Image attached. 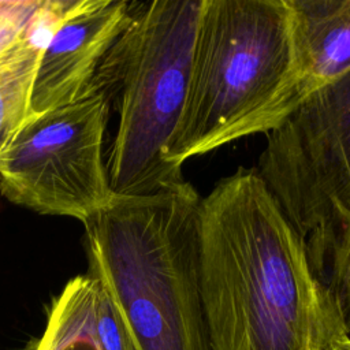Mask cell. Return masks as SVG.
Here are the masks:
<instances>
[{
  "mask_svg": "<svg viewBox=\"0 0 350 350\" xmlns=\"http://www.w3.org/2000/svg\"><path fill=\"white\" fill-rule=\"evenodd\" d=\"M200 290L213 350H324L347 335L304 239L256 168L200 201Z\"/></svg>",
  "mask_w": 350,
  "mask_h": 350,
  "instance_id": "cell-1",
  "label": "cell"
},
{
  "mask_svg": "<svg viewBox=\"0 0 350 350\" xmlns=\"http://www.w3.org/2000/svg\"><path fill=\"white\" fill-rule=\"evenodd\" d=\"M200 201L189 182L115 196L83 224L88 275L113 304L134 350H213L200 290Z\"/></svg>",
  "mask_w": 350,
  "mask_h": 350,
  "instance_id": "cell-2",
  "label": "cell"
},
{
  "mask_svg": "<svg viewBox=\"0 0 350 350\" xmlns=\"http://www.w3.org/2000/svg\"><path fill=\"white\" fill-rule=\"evenodd\" d=\"M297 60L288 0H204L186 101L167 163L267 134L295 108Z\"/></svg>",
  "mask_w": 350,
  "mask_h": 350,
  "instance_id": "cell-3",
  "label": "cell"
},
{
  "mask_svg": "<svg viewBox=\"0 0 350 350\" xmlns=\"http://www.w3.org/2000/svg\"><path fill=\"white\" fill-rule=\"evenodd\" d=\"M204 0L133 3L131 19L90 83L119 115L105 163L115 196H149L186 180L168 163L190 77Z\"/></svg>",
  "mask_w": 350,
  "mask_h": 350,
  "instance_id": "cell-4",
  "label": "cell"
},
{
  "mask_svg": "<svg viewBox=\"0 0 350 350\" xmlns=\"http://www.w3.org/2000/svg\"><path fill=\"white\" fill-rule=\"evenodd\" d=\"M265 135L256 170L327 282L331 253L350 219V70Z\"/></svg>",
  "mask_w": 350,
  "mask_h": 350,
  "instance_id": "cell-5",
  "label": "cell"
},
{
  "mask_svg": "<svg viewBox=\"0 0 350 350\" xmlns=\"http://www.w3.org/2000/svg\"><path fill=\"white\" fill-rule=\"evenodd\" d=\"M109 100L93 90L75 103L25 122L0 153V193L41 215L83 224L109 205L103 161Z\"/></svg>",
  "mask_w": 350,
  "mask_h": 350,
  "instance_id": "cell-6",
  "label": "cell"
},
{
  "mask_svg": "<svg viewBox=\"0 0 350 350\" xmlns=\"http://www.w3.org/2000/svg\"><path fill=\"white\" fill-rule=\"evenodd\" d=\"M133 3L70 0L42 49L29 119L70 105L88 94L101 60L130 23Z\"/></svg>",
  "mask_w": 350,
  "mask_h": 350,
  "instance_id": "cell-7",
  "label": "cell"
},
{
  "mask_svg": "<svg viewBox=\"0 0 350 350\" xmlns=\"http://www.w3.org/2000/svg\"><path fill=\"white\" fill-rule=\"evenodd\" d=\"M297 60V107L350 70V0H288Z\"/></svg>",
  "mask_w": 350,
  "mask_h": 350,
  "instance_id": "cell-8",
  "label": "cell"
},
{
  "mask_svg": "<svg viewBox=\"0 0 350 350\" xmlns=\"http://www.w3.org/2000/svg\"><path fill=\"white\" fill-rule=\"evenodd\" d=\"M68 4L70 0H45L30 30L0 51V153L29 119L42 49Z\"/></svg>",
  "mask_w": 350,
  "mask_h": 350,
  "instance_id": "cell-9",
  "label": "cell"
},
{
  "mask_svg": "<svg viewBox=\"0 0 350 350\" xmlns=\"http://www.w3.org/2000/svg\"><path fill=\"white\" fill-rule=\"evenodd\" d=\"M97 291L88 273L70 279L52 299L44 331L25 350H104L96 328Z\"/></svg>",
  "mask_w": 350,
  "mask_h": 350,
  "instance_id": "cell-10",
  "label": "cell"
},
{
  "mask_svg": "<svg viewBox=\"0 0 350 350\" xmlns=\"http://www.w3.org/2000/svg\"><path fill=\"white\" fill-rule=\"evenodd\" d=\"M327 283L338 305L345 329L350 336V219L331 253Z\"/></svg>",
  "mask_w": 350,
  "mask_h": 350,
  "instance_id": "cell-11",
  "label": "cell"
},
{
  "mask_svg": "<svg viewBox=\"0 0 350 350\" xmlns=\"http://www.w3.org/2000/svg\"><path fill=\"white\" fill-rule=\"evenodd\" d=\"M44 5L45 0H0V51L30 30Z\"/></svg>",
  "mask_w": 350,
  "mask_h": 350,
  "instance_id": "cell-12",
  "label": "cell"
},
{
  "mask_svg": "<svg viewBox=\"0 0 350 350\" xmlns=\"http://www.w3.org/2000/svg\"><path fill=\"white\" fill-rule=\"evenodd\" d=\"M96 328L104 350H134L119 313L100 283L96 299Z\"/></svg>",
  "mask_w": 350,
  "mask_h": 350,
  "instance_id": "cell-13",
  "label": "cell"
},
{
  "mask_svg": "<svg viewBox=\"0 0 350 350\" xmlns=\"http://www.w3.org/2000/svg\"><path fill=\"white\" fill-rule=\"evenodd\" d=\"M324 350H350V336L342 335L334 340H331Z\"/></svg>",
  "mask_w": 350,
  "mask_h": 350,
  "instance_id": "cell-14",
  "label": "cell"
}]
</instances>
